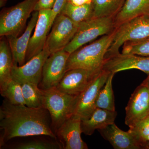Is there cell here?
Wrapping results in <instances>:
<instances>
[{
  "label": "cell",
  "instance_id": "cell-1",
  "mask_svg": "<svg viewBox=\"0 0 149 149\" xmlns=\"http://www.w3.org/2000/svg\"><path fill=\"white\" fill-rule=\"evenodd\" d=\"M0 129L1 147L17 137L44 136L58 141L47 110L13 104L6 99L0 107Z\"/></svg>",
  "mask_w": 149,
  "mask_h": 149
},
{
  "label": "cell",
  "instance_id": "cell-2",
  "mask_svg": "<svg viewBox=\"0 0 149 149\" xmlns=\"http://www.w3.org/2000/svg\"><path fill=\"white\" fill-rule=\"evenodd\" d=\"M113 37V31L70 54L66 72L74 68H82L94 74H98L102 70L106 54Z\"/></svg>",
  "mask_w": 149,
  "mask_h": 149
},
{
  "label": "cell",
  "instance_id": "cell-3",
  "mask_svg": "<svg viewBox=\"0 0 149 149\" xmlns=\"http://www.w3.org/2000/svg\"><path fill=\"white\" fill-rule=\"evenodd\" d=\"M42 90L43 107L49 113L52 128L56 133L61 125L73 114L77 95L65 94L56 87Z\"/></svg>",
  "mask_w": 149,
  "mask_h": 149
},
{
  "label": "cell",
  "instance_id": "cell-4",
  "mask_svg": "<svg viewBox=\"0 0 149 149\" xmlns=\"http://www.w3.org/2000/svg\"><path fill=\"white\" fill-rule=\"evenodd\" d=\"M149 37V15H141L123 22L115 29L111 44L105 59L119 53V49L129 41Z\"/></svg>",
  "mask_w": 149,
  "mask_h": 149
},
{
  "label": "cell",
  "instance_id": "cell-5",
  "mask_svg": "<svg viewBox=\"0 0 149 149\" xmlns=\"http://www.w3.org/2000/svg\"><path fill=\"white\" fill-rule=\"evenodd\" d=\"M38 0H24L16 5L4 8L0 14V36L17 37L24 29Z\"/></svg>",
  "mask_w": 149,
  "mask_h": 149
},
{
  "label": "cell",
  "instance_id": "cell-6",
  "mask_svg": "<svg viewBox=\"0 0 149 149\" xmlns=\"http://www.w3.org/2000/svg\"><path fill=\"white\" fill-rule=\"evenodd\" d=\"M115 29L113 17H93L80 24L72 41L64 50L71 54L98 37L110 34Z\"/></svg>",
  "mask_w": 149,
  "mask_h": 149
},
{
  "label": "cell",
  "instance_id": "cell-7",
  "mask_svg": "<svg viewBox=\"0 0 149 149\" xmlns=\"http://www.w3.org/2000/svg\"><path fill=\"white\" fill-rule=\"evenodd\" d=\"M110 73L102 70L96 74L88 86L77 96L73 115L80 118L81 120L88 119L96 109L95 103L101 90Z\"/></svg>",
  "mask_w": 149,
  "mask_h": 149
},
{
  "label": "cell",
  "instance_id": "cell-8",
  "mask_svg": "<svg viewBox=\"0 0 149 149\" xmlns=\"http://www.w3.org/2000/svg\"><path fill=\"white\" fill-rule=\"evenodd\" d=\"M79 26L63 14L56 17L46 43L51 54L64 49L72 41Z\"/></svg>",
  "mask_w": 149,
  "mask_h": 149
},
{
  "label": "cell",
  "instance_id": "cell-9",
  "mask_svg": "<svg viewBox=\"0 0 149 149\" xmlns=\"http://www.w3.org/2000/svg\"><path fill=\"white\" fill-rule=\"evenodd\" d=\"M69 55L64 49L51 54L43 66L39 88L47 90L56 87L66 72L67 62Z\"/></svg>",
  "mask_w": 149,
  "mask_h": 149
},
{
  "label": "cell",
  "instance_id": "cell-10",
  "mask_svg": "<svg viewBox=\"0 0 149 149\" xmlns=\"http://www.w3.org/2000/svg\"><path fill=\"white\" fill-rule=\"evenodd\" d=\"M50 54V52L45 46L42 52L23 65H13L12 79L20 84L30 82L39 85L42 80L43 66Z\"/></svg>",
  "mask_w": 149,
  "mask_h": 149
},
{
  "label": "cell",
  "instance_id": "cell-11",
  "mask_svg": "<svg viewBox=\"0 0 149 149\" xmlns=\"http://www.w3.org/2000/svg\"><path fill=\"white\" fill-rule=\"evenodd\" d=\"M125 124L129 128L149 116V88L141 84L131 95L125 107Z\"/></svg>",
  "mask_w": 149,
  "mask_h": 149
},
{
  "label": "cell",
  "instance_id": "cell-12",
  "mask_svg": "<svg viewBox=\"0 0 149 149\" xmlns=\"http://www.w3.org/2000/svg\"><path fill=\"white\" fill-rule=\"evenodd\" d=\"M138 69L149 75V56L122 53L105 59L103 70L110 73L130 69Z\"/></svg>",
  "mask_w": 149,
  "mask_h": 149
},
{
  "label": "cell",
  "instance_id": "cell-13",
  "mask_svg": "<svg viewBox=\"0 0 149 149\" xmlns=\"http://www.w3.org/2000/svg\"><path fill=\"white\" fill-rule=\"evenodd\" d=\"M81 119L71 116L56 131L58 141L62 149H88V146L81 138Z\"/></svg>",
  "mask_w": 149,
  "mask_h": 149
},
{
  "label": "cell",
  "instance_id": "cell-14",
  "mask_svg": "<svg viewBox=\"0 0 149 149\" xmlns=\"http://www.w3.org/2000/svg\"><path fill=\"white\" fill-rule=\"evenodd\" d=\"M35 32L31 36L26 53L25 63L43 50L46 45L48 33L50 31L52 10L39 11Z\"/></svg>",
  "mask_w": 149,
  "mask_h": 149
},
{
  "label": "cell",
  "instance_id": "cell-15",
  "mask_svg": "<svg viewBox=\"0 0 149 149\" xmlns=\"http://www.w3.org/2000/svg\"><path fill=\"white\" fill-rule=\"evenodd\" d=\"M104 139L115 149H144L143 146L133 131L125 132L118 127L115 123L98 130Z\"/></svg>",
  "mask_w": 149,
  "mask_h": 149
},
{
  "label": "cell",
  "instance_id": "cell-16",
  "mask_svg": "<svg viewBox=\"0 0 149 149\" xmlns=\"http://www.w3.org/2000/svg\"><path fill=\"white\" fill-rule=\"evenodd\" d=\"M96 75L82 68L70 70L65 72L56 87L65 94L78 95L85 90Z\"/></svg>",
  "mask_w": 149,
  "mask_h": 149
},
{
  "label": "cell",
  "instance_id": "cell-17",
  "mask_svg": "<svg viewBox=\"0 0 149 149\" xmlns=\"http://www.w3.org/2000/svg\"><path fill=\"white\" fill-rule=\"evenodd\" d=\"M39 11H34L24 33L20 37H6L10 47L13 57V65L22 66L25 63L26 53L32 33L35 28Z\"/></svg>",
  "mask_w": 149,
  "mask_h": 149
},
{
  "label": "cell",
  "instance_id": "cell-18",
  "mask_svg": "<svg viewBox=\"0 0 149 149\" xmlns=\"http://www.w3.org/2000/svg\"><path fill=\"white\" fill-rule=\"evenodd\" d=\"M117 112L96 108L91 117L81 120L82 133L87 136L93 135L95 130L105 128L115 123Z\"/></svg>",
  "mask_w": 149,
  "mask_h": 149
},
{
  "label": "cell",
  "instance_id": "cell-19",
  "mask_svg": "<svg viewBox=\"0 0 149 149\" xmlns=\"http://www.w3.org/2000/svg\"><path fill=\"white\" fill-rule=\"evenodd\" d=\"M149 15V0H126L123 7L114 17L115 28L131 19Z\"/></svg>",
  "mask_w": 149,
  "mask_h": 149
},
{
  "label": "cell",
  "instance_id": "cell-20",
  "mask_svg": "<svg viewBox=\"0 0 149 149\" xmlns=\"http://www.w3.org/2000/svg\"><path fill=\"white\" fill-rule=\"evenodd\" d=\"M13 66V57L8 41L3 38L0 41V92L3 91L12 80Z\"/></svg>",
  "mask_w": 149,
  "mask_h": 149
},
{
  "label": "cell",
  "instance_id": "cell-21",
  "mask_svg": "<svg viewBox=\"0 0 149 149\" xmlns=\"http://www.w3.org/2000/svg\"><path fill=\"white\" fill-rule=\"evenodd\" d=\"M61 13L80 25L94 17V8L92 2L81 6H74L67 3Z\"/></svg>",
  "mask_w": 149,
  "mask_h": 149
},
{
  "label": "cell",
  "instance_id": "cell-22",
  "mask_svg": "<svg viewBox=\"0 0 149 149\" xmlns=\"http://www.w3.org/2000/svg\"><path fill=\"white\" fill-rule=\"evenodd\" d=\"M126 0H92L94 17L114 18L123 7Z\"/></svg>",
  "mask_w": 149,
  "mask_h": 149
},
{
  "label": "cell",
  "instance_id": "cell-23",
  "mask_svg": "<svg viewBox=\"0 0 149 149\" xmlns=\"http://www.w3.org/2000/svg\"><path fill=\"white\" fill-rule=\"evenodd\" d=\"M114 73H110L104 85L100 91L96 100V108L111 111H115L112 80Z\"/></svg>",
  "mask_w": 149,
  "mask_h": 149
},
{
  "label": "cell",
  "instance_id": "cell-24",
  "mask_svg": "<svg viewBox=\"0 0 149 149\" xmlns=\"http://www.w3.org/2000/svg\"><path fill=\"white\" fill-rule=\"evenodd\" d=\"M20 84L25 105L29 107H43L42 92L39 85L30 82H25Z\"/></svg>",
  "mask_w": 149,
  "mask_h": 149
},
{
  "label": "cell",
  "instance_id": "cell-25",
  "mask_svg": "<svg viewBox=\"0 0 149 149\" xmlns=\"http://www.w3.org/2000/svg\"><path fill=\"white\" fill-rule=\"evenodd\" d=\"M1 95L15 105H25L21 84L12 80L5 89L1 91Z\"/></svg>",
  "mask_w": 149,
  "mask_h": 149
},
{
  "label": "cell",
  "instance_id": "cell-26",
  "mask_svg": "<svg viewBox=\"0 0 149 149\" xmlns=\"http://www.w3.org/2000/svg\"><path fill=\"white\" fill-rule=\"evenodd\" d=\"M122 53L149 56V37L124 43L123 45Z\"/></svg>",
  "mask_w": 149,
  "mask_h": 149
},
{
  "label": "cell",
  "instance_id": "cell-27",
  "mask_svg": "<svg viewBox=\"0 0 149 149\" xmlns=\"http://www.w3.org/2000/svg\"><path fill=\"white\" fill-rule=\"evenodd\" d=\"M11 148L14 149H62L60 143L58 141L35 140L22 142L14 145Z\"/></svg>",
  "mask_w": 149,
  "mask_h": 149
},
{
  "label": "cell",
  "instance_id": "cell-28",
  "mask_svg": "<svg viewBox=\"0 0 149 149\" xmlns=\"http://www.w3.org/2000/svg\"><path fill=\"white\" fill-rule=\"evenodd\" d=\"M129 130L133 131L141 142L144 149H148L147 139L149 136V116L139 122Z\"/></svg>",
  "mask_w": 149,
  "mask_h": 149
},
{
  "label": "cell",
  "instance_id": "cell-29",
  "mask_svg": "<svg viewBox=\"0 0 149 149\" xmlns=\"http://www.w3.org/2000/svg\"><path fill=\"white\" fill-rule=\"evenodd\" d=\"M67 3V0H56L55 3L53 8L52 10V16H51L50 27L52 28L54 21L56 17L61 13L65 6Z\"/></svg>",
  "mask_w": 149,
  "mask_h": 149
},
{
  "label": "cell",
  "instance_id": "cell-30",
  "mask_svg": "<svg viewBox=\"0 0 149 149\" xmlns=\"http://www.w3.org/2000/svg\"><path fill=\"white\" fill-rule=\"evenodd\" d=\"M56 0H38L35 5L34 11L45 10H52Z\"/></svg>",
  "mask_w": 149,
  "mask_h": 149
},
{
  "label": "cell",
  "instance_id": "cell-31",
  "mask_svg": "<svg viewBox=\"0 0 149 149\" xmlns=\"http://www.w3.org/2000/svg\"><path fill=\"white\" fill-rule=\"evenodd\" d=\"M92 0H67V3L74 6H81L91 3Z\"/></svg>",
  "mask_w": 149,
  "mask_h": 149
},
{
  "label": "cell",
  "instance_id": "cell-32",
  "mask_svg": "<svg viewBox=\"0 0 149 149\" xmlns=\"http://www.w3.org/2000/svg\"><path fill=\"white\" fill-rule=\"evenodd\" d=\"M142 84L146 85L149 88V75H148L146 79L144 80L143 82L142 83Z\"/></svg>",
  "mask_w": 149,
  "mask_h": 149
},
{
  "label": "cell",
  "instance_id": "cell-33",
  "mask_svg": "<svg viewBox=\"0 0 149 149\" xmlns=\"http://www.w3.org/2000/svg\"><path fill=\"white\" fill-rule=\"evenodd\" d=\"M7 1V0H0V5H1V7L4 6L5 5Z\"/></svg>",
  "mask_w": 149,
  "mask_h": 149
},
{
  "label": "cell",
  "instance_id": "cell-34",
  "mask_svg": "<svg viewBox=\"0 0 149 149\" xmlns=\"http://www.w3.org/2000/svg\"><path fill=\"white\" fill-rule=\"evenodd\" d=\"M147 142H148V149H149V136L148 137V139H147Z\"/></svg>",
  "mask_w": 149,
  "mask_h": 149
}]
</instances>
